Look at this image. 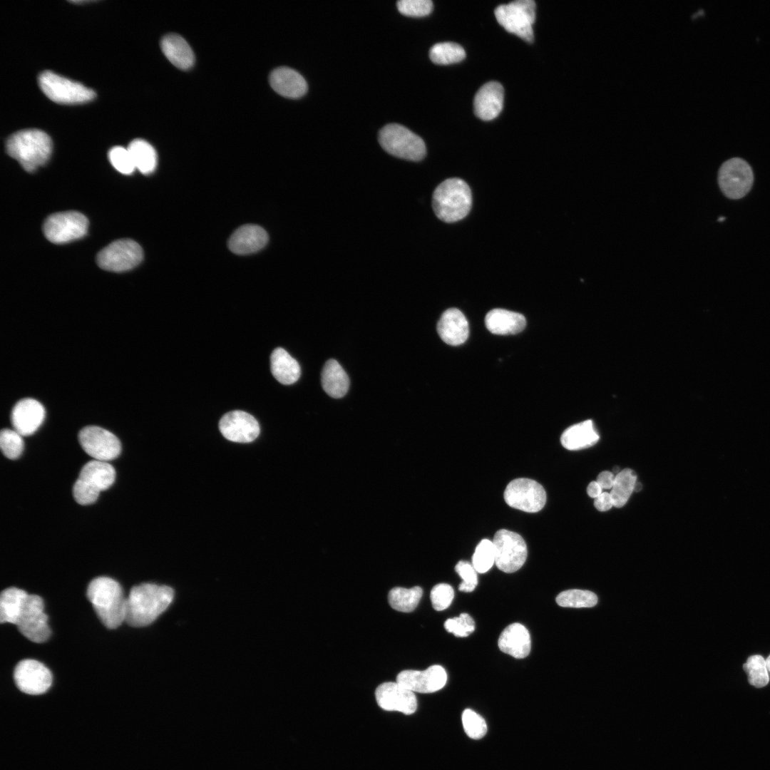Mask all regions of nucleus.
Listing matches in <instances>:
<instances>
[{"mask_svg": "<svg viewBox=\"0 0 770 770\" xmlns=\"http://www.w3.org/2000/svg\"><path fill=\"white\" fill-rule=\"evenodd\" d=\"M174 590L166 585L143 583L133 586L127 597L125 622L133 627L151 624L170 605Z\"/></svg>", "mask_w": 770, "mask_h": 770, "instance_id": "f257e3e1", "label": "nucleus"}, {"mask_svg": "<svg viewBox=\"0 0 770 770\" xmlns=\"http://www.w3.org/2000/svg\"><path fill=\"white\" fill-rule=\"evenodd\" d=\"M87 597L107 628L115 629L125 621L127 597L115 580L103 576L94 578L88 586Z\"/></svg>", "mask_w": 770, "mask_h": 770, "instance_id": "f03ea898", "label": "nucleus"}, {"mask_svg": "<svg viewBox=\"0 0 770 770\" xmlns=\"http://www.w3.org/2000/svg\"><path fill=\"white\" fill-rule=\"evenodd\" d=\"M7 153L27 172H33L48 160L52 142L49 135L38 129L17 131L6 143Z\"/></svg>", "mask_w": 770, "mask_h": 770, "instance_id": "7ed1b4c3", "label": "nucleus"}, {"mask_svg": "<svg viewBox=\"0 0 770 770\" xmlns=\"http://www.w3.org/2000/svg\"><path fill=\"white\" fill-rule=\"evenodd\" d=\"M472 205L471 191L468 184L460 178H448L435 189L432 205L436 215L446 222H454L464 218Z\"/></svg>", "mask_w": 770, "mask_h": 770, "instance_id": "20e7f679", "label": "nucleus"}, {"mask_svg": "<svg viewBox=\"0 0 770 770\" xmlns=\"http://www.w3.org/2000/svg\"><path fill=\"white\" fill-rule=\"evenodd\" d=\"M379 142L387 153L408 160H421L426 153L425 143L419 135L396 123L388 124L381 129Z\"/></svg>", "mask_w": 770, "mask_h": 770, "instance_id": "39448f33", "label": "nucleus"}, {"mask_svg": "<svg viewBox=\"0 0 770 770\" xmlns=\"http://www.w3.org/2000/svg\"><path fill=\"white\" fill-rule=\"evenodd\" d=\"M535 3L533 0H517L498 6L495 9L496 20L508 32L532 43L533 24L535 20Z\"/></svg>", "mask_w": 770, "mask_h": 770, "instance_id": "423d86ee", "label": "nucleus"}, {"mask_svg": "<svg viewBox=\"0 0 770 770\" xmlns=\"http://www.w3.org/2000/svg\"><path fill=\"white\" fill-rule=\"evenodd\" d=\"M38 84L43 93L58 103H83L96 96L92 89L51 71H45L39 75Z\"/></svg>", "mask_w": 770, "mask_h": 770, "instance_id": "0eeeda50", "label": "nucleus"}, {"mask_svg": "<svg viewBox=\"0 0 770 770\" xmlns=\"http://www.w3.org/2000/svg\"><path fill=\"white\" fill-rule=\"evenodd\" d=\"M754 173L744 159L731 158L724 161L718 172V183L723 194L733 200L741 199L751 190Z\"/></svg>", "mask_w": 770, "mask_h": 770, "instance_id": "6e6552de", "label": "nucleus"}, {"mask_svg": "<svg viewBox=\"0 0 770 770\" xmlns=\"http://www.w3.org/2000/svg\"><path fill=\"white\" fill-rule=\"evenodd\" d=\"M88 219L76 211L56 212L44 221L43 232L50 242L66 243L83 237L87 232Z\"/></svg>", "mask_w": 770, "mask_h": 770, "instance_id": "1a4fd4ad", "label": "nucleus"}, {"mask_svg": "<svg viewBox=\"0 0 770 770\" xmlns=\"http://www.w3.org/2000/svg\"><path fill=\"white\" fill-rule=\"evenodd\" d=\"M495 564L500 570L510 573L519 570L527 558V547L518 533L505 529L498 530L493 540Z\"/></svg>", "mask_w": 770, "mask_h": 770, "instance_id": "9d476101", "label": "nucleus"}, {"mask_svg": "<svg viewBox=\"0 0 770 770\" xmlns=\"http://www.w3.org/2000/svg\"><path fill=\"white\" fill-rule=\"evenodd\" d=\"M141 247L130 239L118 240L101 250L96 258L98 265L105 270L124 272L136 267L143 260Z\"/></svg>", "mask_w": 770, "mask_h": 770, "instance_id": "9b49d317", "label": "nucleus"}, {"mask_svg": "<svg viewBox=\"0 0 770 770\" xmlns=\"http://www.w3.org/2000/svg\"><path fill=\"white\" fill-rule=\"evenodd\" d=\"M47 620L42 598L37 595L28 594L16 624L19 631L34 642H43L51 635Z\"/></svg>", "mask_w": 770, "mask_h": 770, "instance_id": "f8f14e48", "label": "nucleus"}, {"mask_svg": "<svg viewBox=\"0 0 770 770\" xmlns=\"http://www.w3.org/2000/svg\"><path fill=\"white\" fill-rule=\"evenodd\" d=\"M503 496L509 506L528 513L540 511L546 502L544 488L529 478H516L510 481Z\"/></svg>", "mask_w": 770, "mask_h": 770, "instance_id": "ddd939ff", "label": "nucleus"}, {"mask_svg": "<svg viewBox=\"0 0 770 770\" xmlns=\"http://www.w3.org/2000/svg\"><path fill=\"white\" fill-rule=\"evenodd\" d=\"M78 441L83 451L94 460L112 461L121 451L118 438L109 431L96 426L83 428L78 433Z\"/></svg>", "mask_w": 770, "mask_h": 770, "instance_id": "4468645a", "label": "nucleus"}, {"mask_svg": "<svg viewBox=\"0 0 770 770\" xmlns=\"http://www.w3.org/2000/svg\"><path fill=\"white\" fill-rule=\"evenodd\" d=\"M14 679L20 691L37 695L46 692L51 687L52 675L41 662L26 659L21 660L15 667Z\"/></svg>", "mask_w": 770, "mask_h": 770, "instance_id": "2eb2a0df", "label": "nucleus"}, {"mask_svg": "<svg viewBox=\"0 0 770 770\" xmlns=\"http://www.w3.org/2000/svg\"><path fill=\"white\" fill-rule=\"evenodd\" d=\"M219 429L225 438L237 443H250L260 433L257 420L250 414L239 410L225 414L220 420Z\"/></svg>", "mask_w": 770, "mask_h": 770, "instance_id": "dca6fc26", "label": "nucleus"}, {"mask_svg": "<svg viewBox=\"0 0 770 770\" xmlns=\"http://www.w3.org/2000/svg\"><path fill=\"white\" fill-rule=\"evenodd\" d=\"M447 681L444 668L432 665L423 671L407 669L399 672L396 682L405 688L419 693H433L442 689Z\"/></svg>", "mask_w": 770, "mask_h": 770, "instance_id": "f3484780", "label": "nucleus"}, {"mask_svg": "<svg viewBox=\"0 0 770 770\" xmlns=\"http://www.w3.org/2000/svg\"><path fill=\"white\" fill-rule=\"evenodd\" d=\"M378 705L386 711H396L411 714L417 709V699L414 692L397 682L381 684L375 691Z\"/></svg>", "mask_w": 770, "mask_h": 770, "instance_id": "a211bd4d", "label": "nucleus"}, {"mask_svg": "<svg viewBox=\"0 0 770 770\" xmlns=\"http://www.w3.org/2000/svg\"><path fill=\"white\" fill-rule=\"evenodd\" d=\"M45 418V409L36 399L26 398L19 401L14 406L11 420L14 429L22 436L33 434L42 424Z\"/></svg>", "mask_w": 770, "mask_h": 770, "instance_id": "6ab92c4d", "label": "nucleus"}, {"mask_svg": "<svg viewBox=\"0 0 770 770\" xmlns=\"http://www.w3.org/2000/svg\"><path fill=\"white\" fill-rule=\"evenodd\" d=\"M504 90L496 81L488 82L477 91L474 100V113L483 120H491L500 113L503 104Z\"/></svg>", "mask_w": 770, "mask_h": 770, "instance_id": "aec40b11", "label": "nucleus"}, {"mask_svg": "<svg viewBox=\"0 0 770 770\" xmlns=\"http://www.w3.org/2000/svg\"><path fill=\"white\" fill-rule=\"evenodd\" d=\"M437 332L445 343L458 346L468 339V323L459 309L451 308L442 314L437 324Z\"/></svg>", "mask_w": 770, "mask_h": 770, "instance_id": "412c9836", "label": "nucleus"}, {"mask_svg": "<svg viewBox=\"0 0 770 770\" xmlns=\"http://www.w3.org/2000/svg\"><path fill=\"white\" fill-rule=\"evenodd\" d=\"M267 241V233L262 227L256 225H245L231 235L228 247L235 254L247 255L260 250Z\"/></svg>", "mask_w": 770, "mask_h": 770, "instance_id": "4be33fe9", "label": "nucleus"}, {"mask_svg": "<svg viewBox=\"0 0 770 770\" xmlns=\"http://www.w3.org/2000/svg\"><path fill=\"white\" fill-rule=\"evenodd\" d=\"M498 645L503 652L516 659H522L527 657L530 652V636L525 626L515 622L503 630L498 638Z\"/></svg>", "mask_w": 770, "mask_h": 770, "instance_id": "5701e85b", "label": "nucleus"}, {"mask_svg": "<svg viewBox=\"0 0 770 770\" xmlns=\"http://www.w3.org/2000/svg\"><path fill=\"white\" fill-rule=\"evenodd\" d=\"M270 83L277 93L289 98H300L307 91V83L303 76L288 67L273 70L270 75Z\"/></svg>", "mask_w": 770, "mask_h": 770, "instance_id": "b1692460", "label": "nucleus"}, {"mask_svg": "<svg viewBox=\"0 0 770 770\" xmlns=\"http://www.w3.org/2000/svg\"><path fill=\"white\" fill-rule=\"evenodd\" d=\"M485 324L491 333L507 335L520 332L525 327L526 320L525 317L520 313L503 309H494L487 313Z\"/></svg>", "mask_w": 770, "mask_h": 770, "instance_id": "393cba45", "label": "nucleus"}, {"mask_svg": "<svg viewBox=\"0 0 770 770\" xmlns=\"http://www.w3.org/2000/svg\"><path fill=\"white\" fill-rule=\"evenodd\" d=\"M599 438L592 421L586 420L565 429L561 435L560 442L566 449L576 451L592 446Z\"/></svg>", "mask_w": 770, "mask_h": 770, "instance_id": "a878e982", "label": "nucleus"}, {"mask_svg": "<svg viewBox=\"0 0 770 770\" xmlns=\"http://www.w3.org/2000/svg\"><path fill=\"white\" fill-rule=\"evenodd\" d=\"M160 45L165 56L177 68L185 70L193 66L195 56L192 50L180 35L169 34L165 36Z\"/></svg>", "mask_w": 770, "mask_h": 770, "instance_id": "bb28decb", "label": "nucleus"}, {"mask_svg": "<svg viewBox=\"0 0 770 770\" xmlns=\"http://www.w3.org/2000/svg\"><path fill=\"white\" fill-rule=\"evenodd\" d=\"M271 371L281 384L289 385L296 382L301 374L299 363L284 349H275L270 356Z\"/></svg>", "mask_w": 770, "mask_h": 770, "instance_id": "cd10ccee", "label": "nucleus"}, {"mask_svg": "<svg viewBox=\"0 0 770 770\" xmlns=\"http://www.w3.org/2000/svg\"><path fill=\"white\" fill-rule=\"evenodd\" d=\"M321 381L325 392L335 399L343 397L349 389V377L339 363L334 359H329L325 363Z\"/></svg>", "mask_w": 770, "mask_h": 770, "instance_id": "c85d7f7f", "label": "nucleus"}, {"mask_svg": "<svg viewBox=\"0 0 770 770\" xmlns=\"http://www.w3.org/2000/svg\"><path fill=\"white\" fill-rule=\"evenodd\" d=\"M78 478L102 491L113 485L115 481V471L108 462L93 460L82 467Z\"/></svg>", "mask_w": 770, "mask_h": 770, "instance_id": "c756f323", "label": "nucleus"}, {"mask_svg": "<svg viewBox=\"0 0 770 770\" xmlns=\"http://www.w3.org/2000/svg\"><path fill=\"white\" fill-rule=\"evenodd\" d=\"M27 593L11 587L4 590L0 595V621L16 625Z\"/></svg>", "mask_w": 770, "mask_h": 770, "instance_id": "7c9ffc66", "label": "nucleus"}, {"mask_svg": "<svg viewBox=\"0 0 770 770\" xmlns=\"http://www.w3.org/2000/svg\"><path fill=\"white\" fill-rule=\"evenodd\" d=\"M128 149L135 168L145 175L153 173L157 166V154L154 148L143 139H135Z\"/></svg>", "mask_w": 770, "mask_h": 770, "instance_id": "2f4dec72", "label": "nucleus"}, {"mask_svg": "<svg viewBox=\"0 0 770 770\" xmlns=\"http://www.w3.org/2000/svg\"><path fill=\"white\" fill-rule=\"evenodd\" d=\"M637 482V475L630 468H625L616 474L615 482L610 493L613 506L621 508L630 498Z\"/></svg>", "mask_w": 770, "mask_h": 770, "instance_id": "473e14b6", "label": "nucleus"}, {"mask_svg": "<svg viewBox=\"0 0 770 770\" xmlns=\"http://www.w3.org/2000/svg\"><path fill=\"white\" fill-rule=\"evenodd\" d=\"M422 594L423 590L419 586L411 588L396 587L389 591L388 600L395 610L410 612L417 607Z\"/></svg>", "mask_w": 770, "mask_h": 770, "instance_id": "72a5a7b5", "label": "nucleus"}, {"mask_svg": "<svg viewBox=\"0 0 770 770\" xmlns=\"http://www.w3.org/2000/svg\"><path fill=\"white\" fill-rule=\"evenodd\" d=\"M429 57L436 64L448 65L463 61L466 53L463 48L458 43L443 42L436 43L431 48Z\"/></svg>", "mask_w": 770, "mask_h": 770, "instance_id": "f704fd0d", "label": "nucleus"}, {"mask_svg": "<svg viewBox=\"0 0 770 770\" xmlns=\"http://www.w3.org/2000/svg\"><path fill=\"white\" fill-rule=\"evenodd\" d=\"M556 602L565 607H590L597 604V597L587 590H568L557 596Z\"/></svg>", "mask_w": 770, "mask_h": 770, "instance_id": "c9c22d12", "label": "nucleus"}, {"mask_svg": "<svg viewBox=\"0 0 770 770\" xmlns=\"http://www.w3.org/2000/svg\"><path fill=\"white\" fill-rule=\"evenodd\" d=\"M744 669L748 674V680L750 684L761 688L766 686L769 681V676L766 666V660L761 655H753L747 659L743 665Z\"/></svg>", "mask_w": 770, "mask_h": 770, "instance_id": "e433bc0d", "label": "nucleus"}, {"mask_svg": "<svg viewBox=\"0 0 770 770\" xmlns=\"http://www.w3.org/2000/svg\"><path fill=\"white\" fill-rule=\"evenodd\" d=\"M495 563V550L493 541L482 540L477 545L472 557V565L477 573L488 571Z\"/></svg>", "mask_w": 770, "mask_h": 770, "instance_id": "4c0bfd02", "label": "nucleus"}, {"mask_svg": "<svg viewBox=\"0 0 770 770\" xmlns=\"http://www.w3.org/2000/svg\"><path fill=\"white\" fill-rule=\"evenodd\" d=\"M0 447L6 458L16 459L24 449L22 436L14 429H2L0 433Z\"/></svg>", "mask_w": 770, "mask_h": 770, "instance_id": "58836bf2", "label": "nucleus"}, {"mask_svg": "<svg viewBox=\"0 0 770 770\" xmlns=\"http://www.w3.org/2000/svg\"><path fill=\"white\" fill-rule=\"evenodd\" d=\"M462 723L466 734L471 739H480L487 732L485 719L471 709H466L462 714Z\"/></svg>", "mask_w": 770, "mask_h": 770, "instance_id": "ea45409f", "label": "nucleus"}, {"mask_svg": "<svg viewBox=\"0 0 770 770\" xmlns=\"http://www.w3.org/2000/svg\"><path fill=\"white\" fill-rule=\"evenodd\" d=\"M108 158L112 165L123 174L130 175L135 168L128 148L121 146L112 148L108 152Z\"/></svg>", "mask_w": 770, "mask_h": 770, "instance_id": "a19ab883", "label": "nucleus"}, {"mask_svg": "<svg viewBox=\"0 0 770 770\" xmlns=\"http://www.w3.org/2000/svg\"><path fill=\"white\" fill-rule=\"evenodd\" d=\"M444 627L447 632L456 637H466L474 631L475 622L468 614L461 613L458 617L446 620Z\"/></svg>", "mask_w": 770, "mask_h": 770, "instance_id": "79ce46f5", "label": "nucleus"}, {"mask_svg": "<svg viewBox=\"0 0 770 770\" xmlns=\"http://www.w3.org/2000/svg\"><path fill=\"white\" fill-rule=\"evenodd\" d=\"M397 8L405 16L421 17L432 11L433 3L430 0H401L397 2Z\"/></svg>", "mask_w": 770, "mask_h": 770, "instance_id": "37998d69", "label": "nucleus"}, {"mask_svg": "<svg viewBox=\"0 0 770 770\" xmlns=\"http://www.w3.org/2000/svg\"><path fill=\"white\" fill-rule=\"evenodd\" d=\"M454 597L453 587L446 583H439L435 585L430 594V598L433 607L437 611H441L448 608L452 602Z\"/></svg>", "mask_w": 770, "mask_h": 770, "instance_id": "c03bdc74", "label": "nucleus"}, {"mask_svg": "<svg viewBox=\"0 0 770 770\" xmlns=\"http://www.w3.org/2000/svg\"><path fill=\"white\" fill-rule=\"evenodd\" d=\"M100 492L98 488L80 478L76 481L73 487L75 500L83 505L93 503L98 499Z\"/></svg>", "mask_w": 770, "mask_h": 770, "instance_id": "a18cd8bd", "label": "nucleus"}, {"mask_svg": "<svg viewBox=\"0 0 770 770\" xmlns=\"http://www.w3.org/2000/svg\"><path fill=\"white\" fill-rule=\"evenodd\" d=\"M455 570L463 580L458 586V590L465 592L473 591L478 585V577L473 565L468 562L460 560L456 565Z\"/></svg>", "mask_w": 770, "mask_h": 770, "instance_id": "49530a36", "label": "nucleus"}, {"mask_svg": "<svg viewBox=\"0 0 770 770\" xmlns=\"http://www.w3.org/2000/svg\"><path fill=\"white\" fill-rule=\"evenodd\" d=\"M594 505L600 511L610 510L613 506L610 494L607 492H602L595 498Z\"/></svg>", "mask_w": 770, "mask_h": 770, "instance_id": "de8ad7c7", "label": "nucleus"}, {"mask_svg": "<svg viewBox=\"0 0 770 770\" xmlns=\"http://www.w3.org/2000/svg\"><path fill=\"white\" fill-rule=\"evenodd\" d=\"M615 476L610 471H602L597 477L596 481L602 489H611L614 485Z\"/></svg>", "mask_w": 770, "mask_h": 770, "instance_id": "09e8293b", "label": "nucleus"}, {"mask_svg": "<svg viewBox=\"0 0 770 770\" xmlns=\"http://www.w3.org/2000/svg\"><path fill=\"white\" fill-rule=\"evenodd\" d=\"M587 493L590 497L595 498L602 493V488L596 481H592L587 488Z\"/></svg>", "mask_w": 770, "mask_h": 770, "instance_id": "8fccbe9b", "label": "nucleus"}, {"mask_svg": "<svg viewBox=\"0 0 770 770\" xmlns=\"http://www.w3.org/2000/svg\"><path fill=\"white\" fill-rule=\"evenodd\" d=\"M766 666L768 672H770V655L766 659Z\"/></svg>", "mask_w": 770, "mask_h": 770, "instance_id": "3c124183", "label": "nucleus"}, {"mask_svg": "<svg viewBox=\"0 0 770 770\" xmlns=\"http://www.w3.org/2000/svg\"><path fill=\"white\" fill-rule=\"evenodd\" d=\"M641 488H642V485L640 483L636 482L635 486V491H640L641 489Z\"/></svg>", "mask_w": 770, "mask_h": 770, "instance_id": "603ef678", "label": "nucleus"}, {"mask_svg": "<svg viewBox=\"0 0 770 770\" xmlns=\"http://www.w3.org/2000/svg\"><path fill=\"white\" fill-rule=\"evenodd\" d=\"M725 220V217H719V221H722V220Z\"/></svg>", "mask_w": 770, "mask_h": 770, "instance_id": "864d4df0", "label": "nucleus"}]
</instances>
